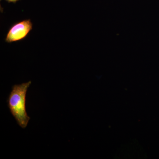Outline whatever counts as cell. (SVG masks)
I'll return each mask as SVG.
<instances>
[{
	"instance_id": "cell-1",
	"label": "cell",
	"mask_w": 159,
	"mask_h": 159,
	"mask_svg": "<svg viewBox=\"0 0 159 159\" xmlns=\"http://www.w3.org/2000/svg\"><path fill=\"white\" fill-rule=\"evenodd\" d=\"M31 84V81L12 87L8 99V107L16 122L22 128L27 127L30 118L26 109V95Z\"/></svg>"
},
{
	"instance_id": "cell-2",
	"label": "cell",
	"mask_w": 159,
	"mask_h": 159,
	"mask_svg": "<svg viewBox=\"0 0 159 159\" xmlns=\"http://www.w3.org/2000/svg\"><path fill=\"white\" fill-rule=\"evenodd\" d=\"M32 29L31 20H25L15 23L9 29L5 41L11 43L25 39Z\"/></svg>"
},
{
	"instance_id": "cell-3",
	"label": "cell",
	"mask_w": 159,
	"mask_h": 159,
	"mask_svg": "<svg viewBox=\"0 0 159 159\" xmlns=\"http://www.w3.org/2000/svg\"><path fill=\"white\" fill-rule=\"evenodd\" d=\"M1 1H2V0H1ZM5 1L9 3H16L20 0H5Z\"/></svg>"
}]
</instances>
